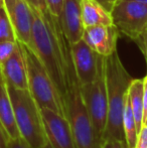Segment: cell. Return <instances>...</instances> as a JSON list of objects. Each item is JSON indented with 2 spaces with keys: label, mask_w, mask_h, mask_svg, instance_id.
Masks as SVG:
<instances>
[{
  "label": "cell",
  "mask_w": 147,
  "mask_h": 148,
  "mask_svg": "<svg viewBox=\"0 0 147 148\" xmlns=\"http://www.w3.org/2000/svg\"><path fill=\"white\" fill-rule=\"evenodd\" d=\"M31 11L34 21L30 47L36 53L49 78L65 100L70 90L75 86H80L75 74L73 57L64 53L44 16L34 8H31Z\"/></svg>",
  "instance_id": "obj_1"
},
{
  "label": "cell",
  "mask_w": 147,
  "mask_h": 148,
  "mask_svg": "<svg viewBox=\"0 0 147 148\" xmlns=\"http://www.w3.org/2000/svg\"><path fill=\"white\" fill-rule=\"evenodd\" d=\"M105 75L108 95V116L103 139L125 141L123 112L128 87L132 78L123 66L116 49L105 59Z\"/></svg>",
  "instance_id": "obj_2"
},
{
  "label": "cell",
  "mask_w": 147,
  "mask_h": 148,
  "mask_svg": "<svg viewBox=\"0 0 147 148\" xmlns=\"http://www.w3.org/2000/svg\"><path fill=\"white\" fill-rule=\"evenodd\" d=\"M20 136L32 148H49L41 110L28 90L8 86Z\"/></svg>",
  "instance_id": "obj_3"
},
{
  "label": "cell",
  "mask_w": 147,
  "mask_h": 148,
  "mask_svg": "<svg viewBox=\"0 0 147 148\" xmlns=\"http://www.w3.org/2000/svg\"><path fill=\"white\" fill-rule=\"evenodd\" d=\"M27 69L28 91L40 109H49L66 117L65 100L59 93L34 49L21 43Z\"/></svg>",
  "instance_id": "obj_4"
},
{
  "label": "cell",
  "mask_w": 147,
  "mask_h": 148,
  "mask_svg": "<svg viewBox=\"0 0 147 148\" xmlns=\"http://www.w3.org/2000/svg\"><path fill=\"white\" fill-rule=\"evenodd\" d=\"M66 117L71 125L77 148H101L103 139L97 133L86 109L80 86H75L65 98Z\"/></svg>",
  "instance_id": "obj_5"
},
{
  "label": "cell",
  "mask_w": 147,
  "mask_h": 148,
  "mask_svg": "<svg viewBox=\"0 0 147 148\" xmlns=\"http://www.w3.org/2000/svg\"><path fill=\"white\" fill-rule=\"evenodd\" d=\"M105 59L106 57L98 53L96 78L90 84L80 86V93L83 102L86 106V109L97 133L102 139L104 138L108 116V95L105 75Z\"/></svg>",
  "instance_id": "obj_6"
},
{
  "label": "cell",
  "mask_w": 147,
  "mask_h": 148,
  "mask_svg": "<svg viewBox=\"0 0 147 148\" xmlns=\"http://www.w3.org/2000/svg\"><path fill=\"white\" fill-rule=\"evenodd\" d=\"M113 25L119 33L139 39L147 24V5L135 1H116L111 9Z\"/></svg>",
  "instance_id": "obj_7"
},
{
  "label": "cell",
  "mask_w": 147,
  "mask_h": 148,
  "mask_svg": "<svg viewBox=\"0 0 147 148\" xmlns=\"http://www.w3.org/2000/svg\"><path fill=\"white\" fill-rule=\"evenodd\" d=\"M49 148H77L67 117L49 109H40Z\"/></svg>",
  "instance_id": "obj_8"
},
{
  "label": "cell",
  "mask_w": 147,
  "mask_h": 148,
  "mask_svg": "<svg viewBox=\"0 0 147 148\" xmlns=\"http://www.w3.org/2000/svg\"><path fill=\"white\" fill-rule=\"evenodd\" d=\"M6 12L14 28L16 39L31 47L34 15L26 0H3Z\"/></svg>",
  "instance_id": "obj_9"
},
{
  "label": "cell",
  "mask_w": 147,
  "mask_h": 148,
  "mask_svg": "<svg viewBox=\"0 0 147 148\" xmlns=\"http://www.w3.org/2000/svg\"><path fill=\"white\" fill-rule=\"evenodd\" d=\"M72 57L77 80L80 86L90 84L97 75L98 53L94 51L84 39L71 45Z\"/></svg>",
  "instance_id": "obj_10"
},
{
  "label": "cell",
  "mask_w": 147,
  "mask_h": 148,
  "mask_svg": "<svg viewBox=\"0 0 147 148\" xmlns=\"http://www.w3.org/2000/svg\"><path fill=\"white\" fill-rule=\"evenodd\" d=\"M118 35L114 25H96L85 27L82 38L94 51L107 57L116 49Z\"/></svg>",
  "instance_id": "obj_11"
},
{
  "label": "cell",
  "mask_w": 147,
  "mask_h": 148,
  "mask_svg": "<svg viewBox=\"0 0 147 148\" xmlns=\"http://www.w3.org/2000/svg\"><path fill=\"white\" fill-rule=\"evenodd\" d=\"M2 75L6 84L10 87L20 90H28L27 69L25 58L20 42L17 40V47L9 59L1 64Z\"/></svg>",
  "instance_id": "obj_12"
},
{
  "label": "cell",
  "mask_w": 147,
  "mask_h": 148,
  "mask_svg": "<svg viewBox=\"0 0 147 148\" xmlns=\"http://www.w3.org/2000/svg\"><path fill=\"white\" fill-rule=\"evenodd\" d=\"M61 20L70 42L75 43L82 39L84 26L81 17L80 0H64Z\"/></svg>",
  "instance_id": "obj_13"
},
{
  "label": "cell",
  "mask_w": 147,
  "mask_h": 148,
  "mask_svg": "<svg viewBox=\"0 0 147 148\" xmlns=\"http://www.w3.org/2000/svg\"><path fill=\"white\" fill-rule=\"evenodd\" d=\"M83 26L113 25L111 12L97 0H80Z\"/></svg>",
  "instance_id": "obj_14"
},
{
  "label": "cell",
  "mask_w": 147,
  "mask_h": 148,
  "mask_svg": "<svg viewBox=\"0 0 147 148\" xmlns=\"http://www.w3.org/2000/svg\"><path fill=\"white\" fill-rule=\"evenodd\" d=\"M0 125L7 137L20 136L15 121L11 97L4 80L0 81Z\"/></svg>",
  "instance_id": "obj_15"
},
{
  "label": "cell",
  "mask_w": 147,
  "mask_h": 148,
  "mask_svg": "<svg viewBox=\"0 0 147 148\" xmlns=\"http://www.w3.org/2000/svg\"><path fill=\"white\" fill-rule=\"evenodd\" d=\"M127 97L132 108V112L137 124L138 133L143 127L144 108H143V79H132L127 91Z\"/></svg>",
  "instance_id": "obj_16"
},
{
  "label": "cell",
  "mask_w": 147,
  "mask_h": 148,
  "mask_svg": "<svg viewBox=\"0 0 147 148\" xmlns=\"http://www.w3.org/2000/svg\"><path fill=\"white\" fill-rule=\"evenodd\" d=\"M123 131L126 144L129 148H134L138 137V128L128 97H126V103L123 112Z\"/></svg>",
  "instance_id": "obj_17"
},
{
  "label": "cell",
  "mask_w": 147,
  "mask_h": 148,
  "mask_svg": "<svg viewBox=\"0 0 147 148\" xmlns=\"http://www.w3.org/2000/svg\"><path fill=\"white\" fill-rule=\"evenodd\" d=\"M16 35L6 12L3 0H0V41H16Z\"/></svg>",
  "instance_id": "obj_18"
},
{
  "label": "cell",
  "mask_w": 147,
  "mask_h": 148,
  "mask_svg": "<svg viewBox=\"0 0 147 148\" xmlns=\"http://www.w3.org/2000/svg\"><path fill=\"white\" fill-rule=\"evenodd\" d=\"M17 47L16 41H0V66L9 59Z\"/></svg>",
  "instance_id": "obj_19"
},
{
  "label": "cell",
  "mask_w": 147,
  "mask_h": 148,
  "mask_svg": "<svg viewBox=\"0 0 147 148\" xmlns=\"http://www.w3.org/2000/svg\"><path fill=\"white\" fill-rule=\"evenodd\" d=\"M4 148H32V147L22 136H16V137L6 136Z\"/></svg>",
  "instance_id": "obj_20"
},
{
  "label": "cell",
  "mask_w": 147,
  "mask_h": 148,
  "mask_svg": "<svg viewBox=\"0 0 147 148\" xmlns=\"http://www.w3.org/2000/svg\"><path fill=\"white\" fill-rule=\"evenodd\" d=\"M46 5L49 8V13L53 16L57 18H61L62 11H63L64 0H45Z\"/></svg>",
  "instance_id": "obj_21"
},
{
  "label": "cell",
  "mask_w": 147,
  "mask_h": 148,
  "mask_svg": "<svg viewBox=\"0 0 147 148\" xmlns=\"http://www.w3.org/2000/svg\"><path fill=\"white\" fill-rule=\"evenodd\" d=\"M134 148H147V124L143 125L138 133L137 141Z\"/></svg>",
  "instance_id": "obj_22"
},
{
  "label": "cell",
  "mask_w": 147,
  "mask_h": 148,
  "mask_svg": "<svg viewBox=\"0 0 147 148\" xmlns=\"http://www.w3.org/2000/svg\"><path fill=\"white\" fill-rule=\"evenodd\" d=\"M26 2L30 7L37 10L39 13H45L49 11L45 0H26Z\"/></svg>",
  "instance_id": "obj_23"
},
{
  "label": "cell",
  "mask_w": 147,
  "mask_h": 148,
  "mask_svg": "<svg viewBox=\"0 0 147 148\" xmlns=\"http://www.w3.org/2000/svg\"><path fill=\"white\" fill-rule=\"evenodd\" d=\"M139 40H140V47H141V49L143 51V55L147 62V24L143 31H142L141 35H140Z\"/></svg>",
  "instance_id": "obj_24"
},
{
  "label": "cell",
  "mask_w": 147,
  "mask_h": 148,
  "mask_svg": "<svg viewBox=\"0 0 147 148\" xmlns=\"http://www.w3.org/2000/svg\"><path fill=\"white\" fill-rule=\"evenodd\" d=\"M143 108H144V120L143 125L147 118V76L143 79Z\"/></svg>",
  "instance_id": "obj_25"
},
{
  "label": "cell",
  "mask_w": 147,
  "mask_h": 148,
  "mask_svg": "<svg viewBox=\"0 0 147 148\" xmlns=\"http://www.w3.org/2000/svg\"><path fill=\"white\" fill-rule=\"evenodd\" d=\"M113 148H129L125 141L113 140Z\"/></svg>",
  "instance_id": "obj_26"
},
{
  "label": "cell",
  "mask_w": 147,
  "mask_h": 148,
  "mask_svg": "<svg viewBox=\"0 0 147 148\" xmlns=\"http://www.w3.org/2000/svg\"><path fill=\"white\" fill-rule=\"evenodd\" d=\"M5 138L6 134L2 129L1 125H0V148H4V144H5Z\"/></svg>",
  "instance_id": "obj_27"
},
{
  "label": "cell",
  "mask_w": 147,
  "mask_h": 148,
  "mask_svg": "<svg viewBox=\"0 0 147 148\" xmlns=\"http://www.w3.org/2000/svg\"><path fill=\"white\" fill-rule=\"evenodd\" d=\"M101 148H113V140L110 139H104Z\"/></svg>",
  "instance_id": "obj_28"
},
{
  "label": "cell",
  "mask_w": 147,
  "mask_h": 148,
  "mask_svg": "<svg viewBox=\"0 0 147 148\" xmlns=\"http://www.w3.org/2000/svg\"><path fill=\"white\" fill-rule=\"evenodd\" d=\"M97 1H98V2H100V3L102 4V5H104L105 7H106L107 9L109 10V11H111V9H112V6L110 5V4L108 3V1H107V0H97Z\"/></svg>",
  "instance_id": "obj_29"
},
{
  "label": "cell",
  "mask_w": 147,
  "mask_h": 148,
  "mask_svg": "<svg viewBox=\"0 0 147 148\" xmlns=\"http://www.w3.org/2000/svg\"><path fill=\"white\" fill-rule=\"evenodd\" d=\"M116 1H123V0H116ZM129 1H135V2H138V3L146 4L147 5V0H129Z\"/></svg>",
  "instance_id": "obj_30"
},
{
  "label": "cell",
  "mask_w": 147,
  "mask_h": 148,
  "mask_svg": "<svg viewBox=\"0 0 147 148\" xmlns=\"http://www.w3.org/2000/svg\"><path fill=\"white\" fill-rule=\"evenodd\" d=\"M107 1H108V3L110 4L112 7H113V5H114V3L116 2V0H107Z\"/></svg>",
  "instance_id": "obj_31"
},
{
  "label": "cell",
  "mask_w": 147,
  "mask_h": 148,
  "mask_svg": "<svg viewBox=\"0 0 147 148\" xmlns=\"http://www.w3.org/2000/svg\"><path fill=\"white\" fill-rule=\"evenodd\" d=\"M4 80L3 79V75H2V70H1V66H0V81Z\"/></svg>",
  "instance_id": "obj_32"
},
{
  "label": "cell",
  "mask_w": 147,
  "mask_h": 148,
  "mask_svg": "<svg viewBox=\"0 0 147 148\" xmlns=\"http://www.w3.org/2000/svg\"><path fill=\"white\" fill-rule=\"evenodd\" d=\"M147 124V118H146V120H145V122H144V125H146Z\"/></svg>",
  "instance_id": "obj_33"
}]
</instances>
